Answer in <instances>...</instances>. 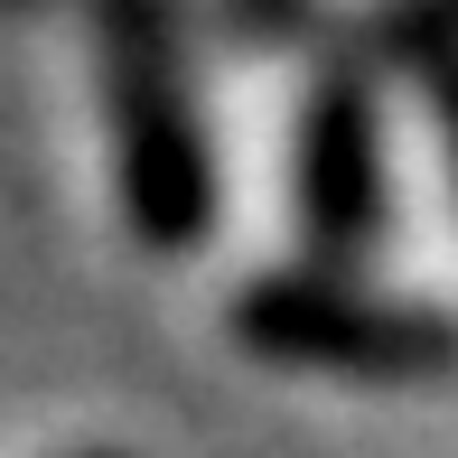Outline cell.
I'll return each instance as SVG.
<instances>
[{"label": "cell", "instance_id": "cell-1", "mask_svg": "<svg viewBox=\"0 0 458 458\" xmlns=\"http://www.w3.org/2000/svg\"><path fill=\"white\" fill-rule=\"evenodd\" d=\"M103 103H113L122 216L150 253H197L216 234V150L178 75L169 0H103Z\"/></svg>", "mask_w": 458, "mask_h": 458}, {"label": "cell", "instance_id": "cell-2", "mask_svg": "<svg viewBox=\"0 0 458 458\" xmlns=\"http://www.w3.org/2000/svg\"><path fill=\"white\" fill-rule=\"evenodd\" d=\"M234 337L272 365L346 384H458V318L421 300H374L337 272H262L234 290Z\"/></svg>", "mask_w": 458, "mask_h": 458}, {"label": "cell", "instance_id": "cell-3", "mask_svg": "<svg viewBox=\"0 0 458 458\" xmlns=\"http://www.w3.org/2000/svg\"><path fill=\"white\" fill-rule=\"evenodd\" d=\"M290 187H300V225L318 262H356L384 225V131H374V94L356 66H327L300 103V150H290Z\"/></svg>", "mask_w": 458, "mask_h": 458}, {"label": "cell", "instance_id": "cell-4", "mask_svg": "<svg viewBox=\"0 0 458 458\" xmlns=\"http://www.w3.org/2000/svg\"><path fill=\"white\" fill-rule=\"evenodd\" d=\"M421 85H430V122H440L449 178H458V38H440V47H421Z\"/></svg>", "mask_w": 458, "mask_h": 458}]
</instances>
